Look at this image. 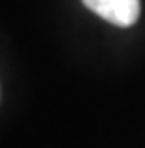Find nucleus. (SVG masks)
<instances>
[{"label": "nucleus", "mask_w": 145, "mask_h": 148, "mask_svg": "<svg viewBox=\"0 0 145 148\" xmlns=\"http://www.w3.org/2000/svg\"><path fill=\"white\" fill-rule=\"evenodd\" d=\"M82 2L95 15H100L102 20L121 28L132 26L141 13L139 0H82Z\"/></svg>", "instance_id": "1"}]
</instances>
